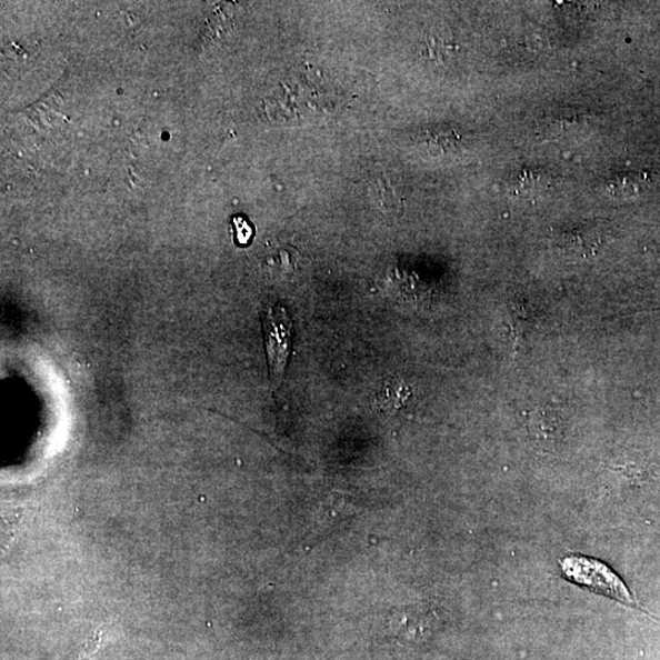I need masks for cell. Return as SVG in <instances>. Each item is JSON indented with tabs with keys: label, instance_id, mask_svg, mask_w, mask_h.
<instances>
[{
	"label": "cell",
	"instance_id": "cell-1",
	"mask_svg": "<svg viewBox=\"0 0 660 660\" xmlns=\"http://www.w3.org/2000/svg\"><path fill=\"white\" fill-rule=\"evenodd\" d=\"M560 567L568 580L647 613V610L634 601L626 583L601 561L581 556L569 557L560 562Z\"/></svg>",
	"mask_w": 660,
	"mask_h": 660
},
{
	"label": "cell",
	"instance_id": "cell-2",
	"mask_svg": "<svg viewBox=\"0 0 660 660\" xmlns=\"http://www.w3.org/2000/svg\"><path fill=\"white\" fill-rule=\"evenodd\" d=\"M269 376L273 389L283 381L291 350L292 321L284 308L272 304L262 313Z\"/></svg>",
	"mask_w": 660,
	"mask_h": 660
},
{
	"label": "cell",
	"instance_id": "cell-3",
	"mask_svg": "<svg viewBox=\"0 0 660 660\" xmlns=\"http://www.w3.org/2000/svg\"><path fill=\"white\" fill-rule=\"evenodd\" d=\"M437 627L436 611L424 604L394 608L387 617L389 633L403 642L424 641L430 638Z\"/></svg>",
	"mask_w": 660,
	"mask_h": 660
},
{
	"label": "cell",
	"instance_id": "cell-4",
	"mask_svg": "<svg viewBox=\"0 0 660 660\" xmlns=\"http://www.w3.org/2000/svg\"><path fill=\"white\" fill-rule=\"evenodd\" d=\"M543 170L524 169L512 181V189L521 196H533L543 192L549 183Z\"/></svg>",
	"mask_w": 660,
	"mask_h": 660
},
{
	"label": "cell",
	"instance_id": "cell-5",
	"mask_svg": "<svg viewBox=\"0 0 660 660\" xmlns=\"http://www.w3.org/2000/svg\"><path fill=\"white\" fill-rule=\"evenodd\" d=\"M353 510L354 506L351 504V500L340 494L329 496L322 506V513L329 521L347 519Z\"/></svg>",
	"mask_w": 660,
	"mask_h": 660
},
{
	"label": "cell",
	"instance_id": "cell-6",
	"mask_svg": "<svg viewBox=\"0 0 660 660\" xmlns=\"http://www.w3.org/2000/svg\"><path fill=\"white\" fill-rule=\"evenodd\" d=\"M584 122V119L579 114V113H573L571 116V113H557V116L550 118L548 120V124L547 127L549 129H552L553 131H557L558 133H564L568 130H573L577 129L578 127H581Z\"/></svg>",
	"mask_w": 660,
	"mask_h": 660
},
{
	"label": "cell",
	"instance_id": "cell-7",
	"mask_svg": "<svg viewBox=\"0 0 660 660\" xmlns=\"http://www.w3.org/2000/svg\"><path fill=\"white\" fill-rule=\"evenodd\" d=\"M636 191V186L632 180L628 178H616L608 183V192L614 198H629Z\"/></svg>",
	"mask_w": 660,
	"mask_h": 660
},
{
	"label": "cell",
	"instance_id": "cell-8",
	"mask_svg": "<svg viewBox=\"0 0 660 660\" xmlns=\"http://www.w3.org/2000/svg\"><path fill=\"white\" fill-rule=\"evenodd\" d=\"M236 239L239 244H248L253 236L252 227L248 223V220L242 218L234 219Z\"/></svg>",
	"mask_w": 660,
	"mask_h": 660
},
{
	"label": "cell",
	"instance_id": "cell-9",
	"mask_svg": "<svg viewBox=\"0 0 660 660\" xmlns=\"http://www.w3.org/2000/svg\"><path fill=\"white\" fill-rule=\"evenodd\" d=\"M102 640H103L102 631H97L92 636V638L89 640L88 646H86L84 653L86 654L94 653L98 650V648H100Z\"/></svg>",
	"mask_w": 660,
	"mask_h": 660
}]
</instances>
